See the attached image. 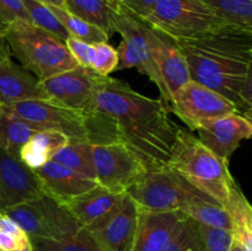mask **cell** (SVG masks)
<instances>
[{"mask_svg":"<svg viewBox=\"0 0 252 251\" xmlns=\"http://www.w3.org/2000/svg\"><path fill=\"white\" fill-rule=\"evenodd\" d=\"M33 251H102L86 228L59 240L31 239Z\"/></svg>","mask_w":252,"mask_h":251,"instance_id":"obj_28","label":"cell"},{"mask_svg":"<svg viewBox=\"0 0 252 251\" xmlns=\"http://www.w3.org/2000/svg\"><path fill=\"white\" fill-rule=\"evenodd\" d=\"M46 100L39 80L11 58L0 63V106L24 100Z\"/></svg>","mask_w":252,"mask_h":251,"instance_id":"obj_20","label":"cell"},{"mask_svg":"<svg viewBox=\"0 0 252 251\" xmlns=\"http://www.w3.org/2000/svg\"><path fill=\"white\" fill-rule=\"evenodd\" d=\"M185 214L180 211L150 212L139 209L137 231L130 251H164Z\"/></svg>","mask_w":252,"mask_h":251,"instance_id":"obj_17","label":"cell"},{"mask_svg":"<svg viewBox=\"0 0 252 251\" xmlns=\"http://www.w3.org/2000/svg\"><path fill=\"white\" fill-rule=\"evenodd\" d=\"M48 6L52 10V12L58 17V20L61 21V24L63 25L64 29L66 30V32H68L70 37H74V38H78L80 41L90 44L100 43V42H108L110 36L105 31L98 29V27L74 16L73 14L66 11L64 7L53 6V5H48Z\"/></svg>","mask_w":252,"mask_h":251,"instance_id":"obj_26","label":"cell"},{"mask_svg":"<svg viewBox=\"0 0 252 251\" xmlns=\"http://www.w3.org/2000/svg\"><path fill=\"white\" fill-rule=\"evenodd\" d=\"M69 138L57 130H34L20 150V159L32 170L51 161Z\"/></svg>","mask_w":252,"mask_h":251,"instance_id":"obj_22","label":"cell"},{"mask_svg":"<svg viewBox=\"0 0 252 251\" xmlns=\"http://www.w3.org/2000/svg\"><path fill=\"white\" fill-rule=\"evenodd\" d=\"M0 249L2 251H33L29 234L6 214H0Z\"/></svg>","mask_w":252,"mask_h":251,"instance_id":"obj_31","label":"cell"},{"mask_svg":"<svg viewBox=\"0 0 252 251\" xmlns=\"http://www.w3.org/2000/svg\"><path fill=\"white\" fill-rule=\"evenodd\" d=\"M164 251H203L196 221L185 216Z\"/></svg>","mask_w":252,"mask_h":251,"instance_id":"obj_32","label":"cell"},{"mask_svg":"<svg viewBox=\"0 0 252 251\" xmlns=\"http://www.w3.org/2000/svg\"><path fill=\"white\" fill-rule=\"evenodd\" d=\"M199 240L203 251H229L234 238L231 231L197 223Z\"/></svg>","mask_w":252,"mask_h":251,"instance_id":"obj_34","label":"cell"},{"mask_svg":"<svg viewBox=\"0 0 252 251\" xmlns=\"http://www.w3.org/2000/svg\"><path fill=\"white\" fill-rule=\"evenodd\" d=\"M126 193L139 209L150 212H184L191 204L213 199L194 188L169 165L147 169Z\"/></svg>","mask_w":252,"mask_h":251,"instance_id":"obj_5","label":"cell"},{"mask_svg":"<svg viewBox=\"0 0 252 251\" xmlns=\"http://www.w3.org/2000/svg\"><path fill=\"white\" fill-rule=\"evenodd\" d=\"M123 196L125 193H115L97 185L73 197L64 204L84 228H90L111 216L121 203Z\"/></svg>","mask_w":252,"mask_h":251,"instance_id":"obj_19","label":"cell"},{"mask_svg":"<svg viewBox=\"0 0 252 251\" xmlns=\"http://www.w3.org/2000/svg\"><path fill=\"white\" fill-rule=\"evenodd\" d=\"M176 43L186 59L191 80L220 94L251 120L252 30L226 25Z\"/></svg>","mask_w":252,"mask_h":251,"instance_id":"obj_2","label":"cell"},{"mask_svg":"<svg viewBox=\"0 0 252 251\" xmlns=\"http://www.w3.org/2000/svg\"><path fill=\"white\" fill-rule=\"evenodd\" d=\"M0 251H2V250H1V249H0Z\"/></svg>","mask_w":252,"mask_h":251,"instance_id":"obj_42","label":"cell"},{"mask_svg":"<svg viewBox=\"0 0 252 251\" xmlns=\"http://www.w3.org/2000/svg\"><path fill=\"white\" fill-rule=\"evenodd\" d=\"M96 181L115 193H126L147 171L144 162L122 143L93 144Z\"/></svg>","mask_w":252,"mask_h":251,"instance_id":"obj_9","label":"cell"},{"mask_svg":"<svg viewBox=\"0 0 252 251\" xmlns=\"http://www.w3.org/2000/svg\"><path fill=\"white\" fill-rule=\"evenodd\" d=\"M29 123L34 130H57L69 139H86L85 116L49 100H24L0 106Z\"/></svg>","mask_w":252,"mask_h":251,"instance_id":"obj_10","label":"cell"},{"mask_svg":"<svg viewBox=\"0 0 252 251\" xmlns=\"http://www.w3.org/2000/svg\"><path fill=\"white\" fill-rule=\"evenodd\" d=\"M20 20L31 22L21 0H0V32Z\"/></svg>","mask_w":252,"mask_h":251,"instance_id":"obj_35","label":"cell"},{"mask_svg":"<svg viewBox=\"0 0 252 251\" xmlns=\"http://www.w3.org/2000/svg\"><path fill=\"white\" fill-rule=\"evenodd\" d=\"M2 214L16 221L31 239L59 240L74 235L84 228L65 204L46 192Z\"/></svg>","mask_w":252,"mask_h":251,"instance_id":"obj_7","label":"cell"},{"mask_svg":"<svg viewBox=\"0 0 252 251\" xmlns=\"http://www.w3.org/2000/svg\"><path fill=\"white\" fill-rule=\"evenodd\" d=\"M229 251H246V250L240 245V244H238L236 241H233V244H231Z\"/></svg>","mask_w":252,"mask_h":251,"instance_id":"obj_40","label":"cell"},{"mask_svg":"<svg viewBox=\"0 0 252 251\" xmlns=\"http://www.w3.org/2000/svg\"><path fill=\"white\" fill-rule=\"evenodd\" d=\"M226 24L252 30V0H201Z\"/></svg>","mask_w":252,"mask_h":251,"instance_id":"obj_27","label":"cell"},{"mask_svg":"<svg viewBox=\"0 0 252 251\" xmlns=\"http://www.w3.org/2000/svg\"><path fill=\"white\" fill-rule=\"evenodd\" d=\"M11 56L39 81L76 68L65 42L27 21L14 22L4 32Z\"/></svg>","mask_w":252,"mask_h":251,"instance_id":"obj_4","label":"cell"},{"mask_svg":"<svg viewBox=\"0 0 252 251\" xmlns=\"http://www.w3.org/2000/svg\"><path fill=\"white\" fill-rule=\"evenodd\" d=\"M33 132L34 129L29 123L0 107V149L20 157L22 145Z\"/></svg>","mask_w":252,"mask_h":251,"instance_id":"obj_25","label":"cell"},{"mask_svg":"<svg viewBox=\"0 0 252 251\" xmlns=\"http://www.w3.org/2000/svg\"><path fill=\"white\" fill-rule=\"evenodd\" d=\"M143 21L175 41L198 38L229 25L201 0H157Z\"/></svg>","mask_w":252,"mask_h":251,"instance_id":"obj_6","label":"cell"},{"mask_svg":"<svg viewBox=\"0 0 252 251\" xmlns=\"http://www.w3.org/2000/svg\"><path fill=\"white\" fill-rule=\"evenodd\" d=\"M155 2L157 0H122L120 4L137 17L145 20L154 9Z\"/></svg>","mask_w":252,"mask_h":251,"instance_id":"obj_37","label":"cell"},{"mask_svg":"<svg viewBox=\"0 0 252 251\" xmlns=\"http://www.w3.org/2000/svg\"><path fill=\"white\" fill-rule=\"evenodd\" d=\"M10 58H11V53H10L9 46H7L4 34L0 32V63H2V62L7 61Z\"/></svg>","mask_w":252,"mask_h":251,"instance_id":"obj_38","label":"cell"},{"mask_svg":"<svg viewBox=\"0 0 252 251\" xmlns=\"http://www.w3.org/2000/svg\"><path fill=\"white\" fill-rule=\"evenodd\" d=\"M169 165L189 185L223 206L234 177L229 164L217 157L191 130L180 128Z\"/></svg>","mask_w":252,"mask_h":251,"instance_id":"obj_3","label":"cell"},{"mask_svg":"<svg viewBox=\"0 0 252 251\" xmlns=\"http://www.w3.org/2000/svg\"><path fill=\"white\" fill-rule=\"evenodd\" d=\"M94 108L108 121L116 142L129 148L147 169L169 164L180 128L161 100L137 93L125 81L97 75Z\"/></svg>","mask_w":252,"mask_h":251,"instance_id":"obj_1","label":"cell"},{"mask_svg":"<svg viewBox=\"0 0 252 251\" xmlns=\"http://www.w3.org/2000/svg\"><path fill=\"white\" fill-rule=\"evenodd\" d=\"M34 174L38 177L43 191L62 203L98 185L95 180L89 179L54 160L34 170Z\"/></svg>","mask_w":252,"mask_h":251,"instance_id":"obj_18","label":"cell"},{"mask_svg":"<svg viewBox=\"0 0 252 251\" xmlns=\"http://www.w3.org/2000/svg\"><path fill=\"white\" fill-rule=\"evenodd\" d=\"M150 54L153 70L150 80L158 86L160 100L167 107L174 94L191 80L189 65L176 41L155 29L150 37Z\"/></svg>","mask_w":252,"mask_h":251,"instance_id":"obj_11","label":"cell"},{"mask_svg":"<svg viewBox=\"0 0 252 251\" xmlns=\"http://www.w3.org/2000/svg\"><path fill=\"white\" fill-rule=\"evenodd\" d=\"M21 1L29 14L31 24L49 32L63 42H65V39L70 37L63 25L61 24L58 17L49 9L48 5L43 4L38 0H21Z\"/></svg>","mask_w":252,"mask_h":251,"instance_id":"obj_30","label":"cell"},{"mask_svg":"<svg viewBox=\"0 0 252 251\" xmlns=\"http://www.w3.org/2000/svg\"><path fill=\"white\" fill-rule=\"evenodd\" d=\"M139 207L125 193L116 211L105 220L86 228L102 251H130L134 243Z\"/></svg>","mask_w":252,"mask_h":251,"instance_id":"obj_15","label":"cell"},{"mask_svg":"<svg viewBox=\"0 0 252 251\" xmlns=\"http://www.w3.org/2000/svg\"><path fill=\"white\" fill-rule=\"evenodd\" d=\"M64 9L74 16L98 27L110 36L115 33V15L120 2L115 0H63Z\"/></svg>","mask_w":252,"mask_h":251,"instance_id":"obj_23","label":"cell"},{"mask_svg":"<svg viewBox=\"0 0 252 251\" xmlns=\"http://www.w3.org/2000/svg\"><path fill=\"white\" fill-rule=\"evenodd\" d=\"M152 26L142 19L133 15L127 9L118 5L115 15V32L122 37L118 47L117 70L137 69L143 75L152 78V54H150V37Z\"/></svg>","mask_w":252,"mask_h":251,"instance_id":"obj_12","label":"cell"},{"mask_svg":"<svg viewBox=\"0 0 252 251\" xmlns=\"http://www.w3.org/2000/svg\"><path fill=\"white\" fill-rule=\"evenodd\" d=\"M38 1L43 2V4H46V5H53V6L64 7L63 0H38Z\"/></svg>","mask_w":252,"mask_h":251,"instance_id":"obj_39","label":"cell"},{"mask_svg":"<svg viewBox=\"0 0 252 251\" xmlns=\"http://www.w3.org/2000/svg\"><path fill=\"white\" fill-rule=\"evenodd\" d=\"M223 207L230 219L234 241L246 251H252V208L235 180L231 182Z\"/></svg>","mask_w":252,"mask_h":251,"instance_id":"obj_21","label":"cell"},{"mask_svg":"<svg viewBox=\"0 0 252 251\" xmlns=\"http://www.w3.org/2000/svg\"><path fill=\"white\" fill-rule=\"evenodd\" d=\"M167 108L169 112L175 113L191 132L197 130L209 121L229 113L239 112L235 105L228 98L193 80L182 85L174 94Z\"/></svg>","mask_w":252,"mask_h":251,"instance_id":"obj_8","label":"cell"},{"mask_svg":"<svg viewBox=\"0 0 252 251\" xmlns=\"http://www.w3.org/2000/svg\"><path fill=\"white\" fill-rule=\"evenodd\" d=\"M96 76L97 74L90 69L78 65L41 80L39 84L46 100L86 115L94 110Z\"/></svg>","mask_w":252,"mask_h":251,"instance_id":"obj_13","label":"cell"},{"mask_svg":"<svg viewBox=\"0 0 252 251\" xmlns=\"http://www.w3.org/2000/svg\"><path fill=\"white\" fill-rule=\"evenodd\" d=\"M115 1L116 2H121V1H122V0H115Z\"/></svg>","mask_w":252,"mask_h":251,"instance_id":"obj_41","label":"cell"},{"mask_svg":"<svg viewBox=\"0 0 252 251\" xmlns=\"http://www.w3.org/2000/svg\"><path fill=\"white\" fill-rule=\"evenodd\" d=\"M198 139L223 161H230L231 155L240 147L241 142L250 139L252 122L239 112L209 121L197 129Z\"/></svg>","mask_w":252,"mask_h":251,"instance_id":"obj_16","label":"cell"},{"mask_svg":"<svg viewBox=\"0 0 252 251\" xmlns=\"http://www.w3.org/2000/svg\"><path fill=\"white\" fill-rule=\"evenodd\" d=\"M182 213L198 224L216 226V228H221L231 231V223L228 213L224 209V207L220 206L214 199L191 204Z\"/></svg>","mask_w":252,"mask_h":251,"instance_id":"obj_29","label":"cell"},{"mask_svg":"<svg viewBox=\"0 0 252 251\" xmlns=\"http://www.w3.org/2000/svg\"><path fill=\"white\" fill-rule=\"evenodd\" d=\"M120 58L118 52L108 42L91 44V56L89 69L100 76H108L117 70Z\"/></svg>","mask_w":252,"mask_h":251,"instance_id":"obj_33","label":"cell"},{"mask_svg":"<svg viewBox=\"0 0 252 251\" xmlns=\"http://www.w3.org/2000/svg\"><path fill=\"white\" fill-rule=\"evenodd\" d=\"M65 44L68 51L70 52L71 57L75 59L78 65L89 69L91 56V44L80 41L74 37H68L65 39Z\"/></svg>","mask_w":252,"mask_h":251,"instance_id":"obj_36","label":"cell"},{"mask_svg":"<svg viewBox=\"0 0 252 251\" xmlns=\"http://www.w3.org/2000/svg\"><path fill=\"white\" fill-rule=\"evenodd\" d=\"M43 193L34 170L20 157L0 149V214Z\"/></svg>","mask_w":252,"mask_h":251,"instance_id":"obj_14","label":"cell"},{"mask_svg":"<svg viewBox=\"0 0 252 251\" xmlns=\"http://www.w3.org/2000/svg\"><path fill=\"white\" fill-rule=\"evenodd\" d=\"M52 160L96 181L93 162V144L88 140L69 139Z\"/></svg>","mask_w":252,"mask_h":251,"instance_id":"obj_24","label":"cell"}]
</instances>
